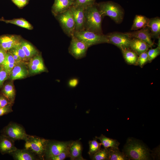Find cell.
I'll return each mask as SVG.
<instances>
[{
    "label": "cell",
    "mask_w": 160,
    "mask_h": 160,
    "mask_svg": "<svg viewBox=\"0 0 160 160\" xmlns=\"http://www.w3.org/2000/svg\"><path fill=\"white\" fill-rule=\"evenodd\" d=\"M12 111L9 104L0 108V116L7 114Z\"/></svg>",
    "instance_id": "obj_40"
},
{
    "label": "cell",
    "mask_w": 160,
    "mask_h": 160,
    "mask_svg": "<svg viewBox=\"0 0 160 160\" xmlns=\"http://www.w3.org/2000/svg\"><path fill=\"white\" fill-rule=\"evenodd\" d=\"M78 80L76 79H73L70 80L69 82V85L71 87L76 86L78 84Z\"/></svg>",
    "instance_id": "obj_43"
},
{
    "label": "cell",
    "mask_w": 160,
    "mask_h": 160,
    "mask_svg": "<svg viewBox=\"0 0 160 160\" xmlns=\"http://www.w3.org/2000/svg\"><path fill=\"white\" fill-rule=\"evenodd\" d=\"M17 64L11 54L7 52L6 57L2 64V67L7 73L10 74L14 67Z\"/></svg>",
    "instance_id": "obj_27"
},
{
    "label": "cell",
    "mask_w": 160,
    "mask_h": 160,
    "mask_svg": "<svg viewBox=\"0 0 160 160\" xmlns=\"http://www.w3.org/2000/svg\"><path fill=\"white\" fill-rule=\"evenodd\" d=\"M89 150L88 153L90 156H91L101 149L102 145L101 143H99L95 138L93 140H89Z\"/></svg>",
    "instance_id": "obj_30"
},
{
    "label": "cell",
    "mask_w": 160,
    "mask_h": 160,
    "mask_svg": "<svg viewBox=\"0 0 160 160\" xmlns=\"http://www.w3.org/2000/svg\"><path fill=\"white\" fill-rule=\"evenodd\" d=\"M25 141V147L26 149L40 156H43L45 154L49 140L29 135Z\"/></svg>",
    "instance_id": "obj_5"
},
{
    "label": "cell",
    "mask_w": 160,
    "mask_h": 160,
    "mask_svg": "<svg viewBox=\"0 0 160 160\" xmlns=\"http://www.w3.org/2000/svg\"><path fill=\"white\" fill-rule=\"evenodd\" d=\"M71 160H85L82 156V147L79 140L72 141L69 147Z\"/></svg>",
    "instance_id": "obj_16"
},
{
    "label": "cell",
    "mask_w": 160,
    "mask_h": 160,
    "mask_svg": "<svg viewBox=\"0 0 160 160\" xmlns=\"http://www.w3.org/2000/svg\"><path fill=\"white\" fill-rule=\"evenodd\" d=\"M2 92L4 96L9 100H14L15 92L13 85L11 84H6L3 89Z\"/></svg>",
    "instance_id": "obj_29"
},
{
    "label": "cell",
    "mask_w": 160,
    "mask_h": 160,
    "mask_svg": "<svg viewBox=\"0 0 160 160\" xmlns=\"http://www.w3.org/2000/svg\"><path fill=\"white\" fill-rule=\"evenodd\" d=\"M17 54L22 61H26L28 59L26 57L25 54L21 47L20 43L15 47Z\"/></svg>",
    "instance_id": "obj_36"
},
{
    "label": "cell",
    "mask_w": 160,
    "mask_h": 160,
    "mask_svg": "<svg viewBox=\"0 0 160 160\" xmlns=\"http://www.w3.org/2000/svg\"><path fill=\"white\" fill-rule=\"evenodd\" d=\"M29 67L32 73H38L47 70L41 56L38 54L31 59Z\"/></svg>",
    "instance_id": "obj_15"
},
{
    "label": "cell",
    "mask_w": 160,
    "mask_h": 160,
    "mask_svg": "<svg viewBox=\"0 0 160 160\" xmlns=\"http://www.w3.org/2000/svg\"><path fill=\"white\" fill-rule=\"evenodd\" d=\"M0 21H4L7 23L14 24L28 30L33 29L32 25L28 21L23 18L15 19L11 20H6L3 18L0 19Z\"/></svg>",
    "instance_id": "obj_28"
},
{
    "label": "cell",
    "mask_w": 160,
    "mask_h": 160,
    "mask_svg": "<svg viewBox=\"0 0 160 160\" xmlns=\"http://www.w3.org/2000/svg\"><path fill=\"white\" fill-rule=\"evenodd\" d=\"M95 0H74L73 6L84 8L95 4Z\"/></svg>",
    "instance_id": "obj_32"
},
{
    "label": "cell",
    "mask_w": 160,
    "mask_h": 160,
    "mask_svg": "<svg viewBox=\"0 0 160 160\" xmlns=\"http://www.w3.org/2000/svg\"><path fill=\"white\" fill-rule=\"evenodd\" d=\"M3 135L14 140H26L29 136L26 133L22 127L18 124L11 123L3 129Z\"/></svg>",
    "instance_id": "obj_8"
},
{
    "label": "cell",
    "mask_w": 160,
    "mask_h": 160,
    "mask_svg": "<svg viewBox=\"0 0 160 160\" xmlns=\"http://www.w3.org/2000/svg\"><path fill=\"white\" fill-rule=\"evenodd\" d=\"M72 141L62 142L55 141L49 142L47 144L45 154L47 159L55 156L69 147Z\"/></svg>",
    "instance_id": "obj_10"
},
{
    "label": "cell",
    "mask_w": 160,
    "mask_h": 160,
    "mask_svg": "<svg viewBox=\"0 0 160 160\" xmlns=\"http://www.w3.org/2000/svg\"><path fill=\"white\" fill-rule=\"evenodd\" d=\"M8 74L3 67L0 68V86L3 84V82L7 79Z\"/></svg>",
    "instance_id": "obj_37"
},
{
    "label": "cell",
    "mask_w": 160,
    "mask_h": 160,
    "mask_svg": "<svg viewBox=\"0 0 160 160\" xmlns=\"http://www.w3.org/2000/svg\"><path fill=\"white\" fill-rule=\"evenodd\" d=\"M8 51L11 54L17 64L22 61L15 47L11 48Z\"/></svg>",
    "instance_id": "obj_38"
},
{
    "label": "cell",
    "mask_w": 160,
    "mask_h": 160,
    "mask_svg": "<svg viewBox=\"0 0 160 160\" xmlns=\"http://www.w3.org/2000/svg\"><path fill=\"white\" fill-rule=\"evenodd\" d=\"M147 51L138 55L136 65H138L143 68L145 65L148 62Z\"/></svg>",
    "instance_id": "obj_33"
},
{
    "label": "cell",
    "mask_w": 160,
    "mask_h": 160,
    "mask_svg": "<svg viewBox=\"0 0 160 160\" xmlns=\"http://www.w3.org/2000/svg\"><path fill=\"white\" fill-rule=\"evenodd\" d=\"M22 40L20 36L6 34L0 36V47L7 51L19 44Z\"/></svg>",
    "instance_id": "obj_13"
},
{
    "label": "cell",
    "mask_w": 160,
    "mask_h": 160,
    "mask_svg": "<svg viewBox=\"0 0 160 160\" xmlns=\"http://www.w3.org/2000/svg\"><path fill=\"white\" fill-rule=\"evenodd\" d=\"M19 8H22L26 6L29 0H11Z\"/></svg>",
    "instance_id": "obj_39"
},
{
    "label": "cell",
    "mask_w": 160,
    "mask_h": 160,
    "mask_svg": "<svg viewBox=\"0 0 160 160\" xmlns=\"http://www.w3.org/2000/svg\"><path fill=\"white\" fill-rule=\"evenodd\" d=\"M147 53L148 57V62H151L160 55V46L158 45L157 47L155 48L148 50Z\"/></svg>",
    "instance_id": "obj_34"
},
{
    "label": "cell",
    "mask_w": 160,
    "mask_h": 160,
    "mask_svg": "<svg viewBox=\"0 0 160 160\" xmlns=\"http://www.w3.org/2000/svg\"><path fill=\"white\" fill-rule=\"evenodd\" d=\"M17 149L12 139L3 134L0 136V152L2 154L12 153Z\"/></svg>",
    "instance_id": "obj_17"
},
{
    "label": "cell",
    "mask_w": 160,
    "mask_h": 160,
    "mask_svg": "<svg viewBox=\"0 0 160 160\" xmlns=\"http://www.w3.org/2000/svg\"><path fill=\"white\" fill-rule=\"evenodd\" d=\"M73 35L84 43L88 48L98 44L108 43L107 35L99 34L87 30L75 31Z\"/></svg>",
    "instance_id": "obj_4"
},
{
    "label": "cell",
    "mask_w": 160,
    "mask_h": 160,
    "mask_svg": "<svg viewBox=\"0 0 160 160\" xmlns=\"http://www.w3.org/2000/svg\"><path fill=\"white\" fill-rule=\"evenodd\" d=\"M27 73L25 67L17 64L14 67L10 73V78L12 80L22 79L26 76Z\"/></svg>",
    "instance_id": "obj_22"
},
{
    "label": "cell",
    "mask_w": 160,
    "mask_h": 160,
    "mask_svg": "<svg viewBox=\"0 0 160 160\" xmlns=\"http://www.w3.org/2000/svg\"><path fill=\"white\" fill-rule=\"evenodd\" d=\"M64 32L71 37L75 31V25L70 8L66 11L55 16Z\"/></svg>",
    "instance_id": "obj_6"
},
{
    "label": "cell",
    "mask_w": 160,
    "mask_h": 160,
    "mask_svg": "<svg viewBox=\"0 0 160 160\" xmlns=\"http://www.w3.org/2000/svg\"><path fill=\"white\" fill-rule=\"evenodd\" d=\"M150 46L145 42L137 38H131L129 48L135 52L138 55L147 51Z\"/></svg>",
    "instance_id": "obj_18"
},
{
    "label": "cell",
    "mask_w": 160,
    "mask_h": 160,
    "mask_svg": "<svg viewBox=\"0 0 160 160\" xmlns=\"http://www.w3.org/2000/svg\"><path fill=\"white\" fill-rule=\"evenodd\" d=\"M147 27L152 37L158 39L160 35V18L156 17L149 19Z\"/></svg>",
    "instance_id": "obj_19"
},
{
    "label": "cell",
    "mask_w": 160,
    "mask_h": 160,
    "mask_svg": "<svg viewBox=\"0 0 160 160\" xmlns=\"http://www.w3.org/2000/svg\"><path fill=\"white\" fill-rule=\"evenodd\" d=\"M8 100L5 97L0 96V108L9 104V102Z\"/></svg>",
    "instance_id": "obj_42"
},
{
    "label": "cell",
    "mask_w": 160,
    "mask_h": 160,
    "mask_svg": "<svg viewBox=\"0 0 160 160\" xmlns=\"http://www.w3.org/2000/svg\"><path fill=\"white\" fill-rule=\"evenodd\" d=\"M131 38H137L147 44L151 47L154 42L152 40V36L150 30L148 27L141 29L136 31L125 33Z\"/></svg>",
    "instance_id": "obj_12"
},
{
    "label": "cell",
    "mask_w": 160,
    "mask_h": 160,
    "mask_svg": "<svg viewBox=\"0 0 160 160\" xmlns=\"http://www.w3.org/2000/svg\"><path fill=\"white\" fill-rule=\"evenodd\" d=\"M96 5L102 17L109 16L118 24L122 21L124 12L118 4L111 1H107L100 2Z\"/></svg>",
    "instance_id": "obj_3"
},
{
    "label": "cell",
    "mask_w": 160,
    "mask_h": 160,
    "mask_svg": "<svg viewBox=\"0 0 160 160\" xmlns=\"http://www.w3.org/2000/svg\"><path fill=\"white\" fill-rule=\"evenodd\" d=\"M69 147L70 146L58 155L51 158L49 160H64L67 158L70 157Z\"/></svg>",
    "instance_id": "obj_35"
},
{
    "label": "cell",
    "mask_w": 160,
    "mask_h": 160,
    "mask_svg": "<svg viewBox=\"0 0 160 160\" xmlns=\"http://www.w3.org/2000/svg\"><path fill=\"white\" fill-rule=\"evenodd\" d=\"M108 149V160H129L123 152H121L119 148H109Z\"/></svg>",
    "instance_id": "obj_24"
},
{
    "label": "cell",
    "mask_w": 160,
    "mask_h": 160,
    "mask_svg": "<svg viewBox=\"0 0 160 160\" xmlns=\"http://www.w3.org/2000/svg\"><path fill=\"white\" fill-rule=\"evenodd\" d=\"M108 149L104 148L90 157L92 160H108Z\"/></svg>",
    "instance_id": "obj_31"
},
{
    "label": "cell",
    "mask_w": 160,
    "mask_h": 160,
    "mask_svg": "<svg viewBox=\"0 0 160 160\" xmlns=\"http://www.w3.org/2000/svg\"><path fill=\"white\" fill-rule=\"evenodd\" d=\"M20 45L28 59L32 57L37 55V50L28 42L22 40Z\"/></svg>",
    "instance_id": "obj_25"
},
{
    "label": "cell",
    "mask_w": 160,
    "mask_h": 160,
    "mask_svg": "<svg viewBox=\"0 0 160 160\" xmlns=\"http://www.w3.org/2000/svg\"><path fill=\"white\" fill-rule=\"evenodd\" d=\"M84 15V30L103 34L101 27L102 17L96 4L85 8Z\"/></svg>",
    "instance_id": "obj_2"
},
{
    "label": "cell",
    "mask_w": 160,
    "mask_h": 160,
    "mask_svg": "<svg viewBox=\"0 0 160 160\" xmlns=\"http://www.w3.org/2000/svg\"><path fill=\"white\" fill-rule=\"evenodd\" d=\"M97 140H100L101 145L104 148H119L120 143L116 140L108 137L104 135L101 134L100 136H96Z\"/></svg>",
    "instance_id": "obj_21"
},
{
    "label": "cell",
    "mask_w": 160,
    "mask_h": 160,
    "mask_svg": "<svg viewBox=\"0 0 160 160\" xmlns=\"http://www.w3.org/2000/svg\"><path fill=\"white\" fill-rule=\"evenodd\" d=\"M74 0H55L52 11L55 16L69 9L73 5Z\"/></svg>",
    "instance_id": "obj_14"
},
{
    "label": "cell",
    "mask_w": 160,
    "mask_h": 160,
    "mask_svg": "<svg viewBox=\"0 0 160 160\" xmlns=\"http://www.w3.org/2000/svg\"><path fill=\"white\" fill-rule=\"evenodd\" d=\"M14 158L17 160H33L35 159L34 156L29 151L26 150H19L12 152Z\"/></svg>",
    "instance_id": "obj_26"
},
{
    "label": "cell",
    "mask_w": 160,
    "mask_h": 160,
    "mask_svg": "<svg viewBox=\"0 0 160 160\" xmlns=\"http://www.w3.org/2000/svg\"><path fill=\"white\" fill-rule=\"evenodd\" d=\"M149 19L141 15H136L134 18L131 30H137L147 27Z\"/></svg>",
    "instance_id": "obj_20"
},
{
    "label": "cell",
    "mask_w": 160,
    "mask_h": 160,
    "mask_svg": "<svg viewBox=\"0 0 160 160\" xmlns=\"http://www.w3.org/2000/svg\"><path fill=\"white\" fill-rule=\"evenodd\" d=\"M108 40V43L113 44L121 50L129 48L131 39L125 33L113 32L107 35Z\"/></svg>",
    "instance_id": "obj_9"
},
{
    "label": "cell",
    "mask_w": 160,
    "mask_h": 160,
    "mask_svg": "<svg viewBox=\"0 0 160 160\" xmlns=\"http://www.w3.org/2000/svg\"><path fill=\"white\" fill-rule=\"evenodd\" d=\"M84 8L73 5L70 9L74 20L75 31L84 30L85 15Z\"/></svg>",
    "instance_id": "obj_11"
},
{
    "label": "cell",
    "mask_w": 160,
    "mask_h": 160,
    "mask_svg": "<svg viewBox=\"0 0 160 160\" xmlns=\"http://www.w3.org/2000/svg\"><path fill=\"white\" fill-rule=\"evenodd\" d=\"M126 62L131 65H136L138 55L129 48L121 51Z\"/></svg>",
    "instance_id": "obj_23"
},
{
    "label": "cell",
    "mask_w": 160,
    "mask_h": 160,
    "mask_svg": "<svg viewBox=\"0 0 160 160\" xmlns=\"http://www.w3.org/2000/svg\"><path fill=\"white\" fill-rule=\"evenodd\" d=\"M71 37V40L68 48L70 54L77 59L84 57L88 48V47L73 35Z\"/></svg>",
    "instance_id": "obj_7"
},
{
    "label": "cell",
    "mask_w": 160,
    "mask_h": 160,
    "mask_svg": "<svg viewBox=\"0 0 160 160\" xmlns=\"http://www.w3.org/2000/svg\"><path fill=\"white\" fill-rule=\"evenodd\" d=\"M7 54V51H5L0 47V66H2Z\"/></svg>",
    "instance_id": "obj_41"
},
{
    "label": "cell",
    "mask_w": 160,
    "mask_h": 160,
    "mask_svg": "<svg viewBox=\"0 0 160 160\" xmlns=\"http://www.w3.org/2000/svg\"><path fill=\"white\" fill-rule=\"evenodd\" d=\"M129 160H150V150L142 141L132 137H129L123 151Z\"/></svg>",
    "instance_id": "obj_1"
}]
</instances>
